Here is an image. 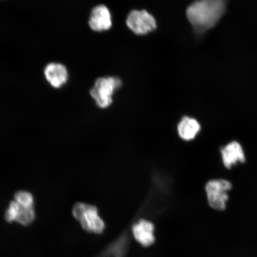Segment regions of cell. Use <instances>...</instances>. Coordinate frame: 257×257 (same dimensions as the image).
<instances>
[{"instance_id": "cell-10", "label": "cell", "mask_w": 257, "mask_h": 257, "mask_svg": "<svg viewBox=\"0 0 257 257\" xmlns=\"http://www.w3.org/2000/svg\"><path fill=\"white\" fill-rule=\"evenodd\" d=\"M47 81L55 88L62 87L67 82L68 72L63 64L57 63L48 64L44 70Z\"/></svg>"}, {"instance_id": "cell-2", "label": "cell", "mask_w": 257, "mask_h": 257, "mask_svg": "<svg viewBox=\"0 0 257 257\" xmlns=\"http://www.w3.org/2000/svg\"><path fill=\"white\" fill-rule=\"evenodd\" d=\"M72 214L83 229L92 233L100 234L105 229V223L99 216L97 208L94 205L77 202L73 205Z\"/></svg>"}, {"instance_id": "cell-1", "label": "cell", "mask_w": 257, "mask_h": 257, "mask_svg": "<svg viewBox=\"0 0 257 257\" xmlns=\"http://www.w3.org/2000/svg\"><path fill=\"white\" fill-rule=\"evenodd\" d=\"M225 0H198L187 9L186 16L190 23L199 31L213 27L225 11Z\"/></svg>"}, {"instance_id": "cell-12", "label": "cell", "mask_w": 257, "mask_h": 257, "mask_svg": "<svg viewBox=\"0 0 257 257\" xmlns=\"http://www.w3.org/2000/svg\"><path fill=\"white\" fill-rule=\"evenodd\" d=\"M14 200L18 203L28 207H34L35 200L33 194L27 191H18L14 195Z\"/></svg>"}, {"instance_id": "cell-7", "label": "cell", "mask_w": 257, "mask_h": 257, "mask_svg": "<svg viewBox=\"0 0 257 257\" xmlns=\"http://www.w3.org/2000/svg\"><path fill=\"white\" fill-rule=\"evenodd\" d=\"M89 25L91 30L96 32L110 30L112 21L108 9L104 5H98L93 9L90 16Z\"/></svg>"}, {"instance_id": "cell-4", "label": "cell", "mask_w": 257, "mask_h": 257, "mask_svg": "<svg viewBox=\"0 0 257 257\" xmlns=\"http://www.w3.org/2000/svg\"><path fill=\"white\" fill-rule=\"evenodd\" d=\"M232 188V184L227 180L218 179L209 181L205 185L209 205L214 210H224L229 200L228 192Z\"/></svg>"}, {"instance_id": "cell-9", "label": "cell", "mask_w": 257, "mask_h": 257, "mask_svg": "<svg viewBox=\"0 0 257 257\" xmlns=\"http://www.w3.org/2000/svg\"><path fill=\"white\" fill-rule=\"evenodd\" d=\"M154 224L151 221L141 219L134 225L133 232L134 238L144 246H149L153 245L155 241L154 236Z\"/></svg>"}, {"instance_id": "cell-11", "label": "cell", "mask_w": 257, "mask_h": 257, "mask_svg": "<svg viewBox=\"0 0 257 257\" xmlns=\"http://www.w3.org/2000/svg\"><path fill=\"white\" fill-rule=\"evenodd\" d=\"M201 130V125L197 119L188 116L183 117L178 126L180 138L186 141L194 140Z\"/></svg>"}, {"instance_id": "cell-8", "label": "cell", "mask_w": 257, "mask_h": 257, "mask_svg": "<svg viewBox=\"0 0 257 257\" xmlns=\"http://www.w3.org/2000/svg\"><path fill=\"white\" fill-rule=\"evenodd\" d=\"M221 159L225 168L229 169L233 165L245 162L242 146L237 141H232L221 149Z\"/></svg>"}, {"instance_id": "cell-3", "label": "cell", "mask_w": 257, "mask_h": 257, "mask_svg": "<svg viewBox=\"0 0 257 257\" xmlns=\"http://www.w3.org/2000/svg\"><path fill=\"white\" fill-rule=\"evenodd\" d=\"M121 86V81L115 77H104L96 80L90 94L96 105L101 108H107L112 102V96Z\"/></svg>"}, {"instance_id": "cell-5", "label": "cell", "mask_w": 257, "mask_h": 257, "mask_svg": "<svg viewBox=\"0 0 257 257\" xmlns=\"http://www.w3.org/2000/svg\"><path fill=\"white\" fill-rule=\"evenodd\" d=\"M126 25L137 35L149 34L156 30L157 23L153 16L146 11H133L128 15Z\"/></svg>"}, {"instance_id": "cell-6", "label": "cell", "mask_w": 257, "mask_h": 257, "mask_svg": "<svg viewBox=\"0 0 257 257\" xmlns=\"http://www.w3.org/2000/svg\"><path fill=\"white\" fill-rule=\"evenodd\" d=\"M36 213L34 207H28L15 200L10 202L5 211V218L8 223L15 222L28 226L34 222Z\"/></svg>"}]
</instances>
